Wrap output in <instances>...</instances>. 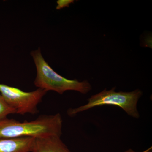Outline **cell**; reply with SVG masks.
<instances>
[{
    "label": "cell",
    "mask_w": 152,
    "mask_h": 152,
    "mask_svg": "<svg viewBox=\"0 0 152 152\" xmlns=\"http://www.w3.org/2000/svg\"><path fill=\"white\" fill-rule=\"evenodd\" d=\"M63 120L60 113L42 115L34 121L20 122L7 118L0 120V138H18L61 136Z\"/></svg>",
    "instance_id": "obj_1"
},
{
    "label": "cell",
    "mask_w": 152,
    "mask_h": 152,
    "mask_svg": "<svg viewBox=\"0 0 152 152\" xmlns=\"http://www.w3.org/2000/svg\"><path fill=\"white\" fill-rule=\"evenodd\" d=\"M37 68V77L34 84L38 88L54 91L63 94L67 91H74L82 94H87L91 90V84L87 80L79 81L69 80L56 72L46 61L39 48L31 53Z\"/></svg>",
    "instance_id": "obj_2"
},
{
    "label": "cell",
    "mask_w": 152,
    "mask_h": 152,
    "mask_svg": "<svg viewBox=\"0 0 152 152\" xmlns=\"http://www.w3.org/2000/svg\"><path fill=\"white\" fill-rule=\"evenodd\" d=\"M115 88L112 89H105L101 92L92 96L86 104L75 108L68 110L69 116H73L78 113L87 110L98 106L114 105L118 106L130 116L139 118L140 114L137 110V103L142 95L141 90L137 89L129 92H115Z\"/></svg>",
    "instance_id": "obj_3"
},
{
    "label": "cell",
    "mask_w": 152,
    "mask_h": 152,
    "mask_svg": "<svg viewBox=\"0 0 152 152\" xmlns=\"http://www.w3.org/2000/svg\"><path fill=\"white\" fill-rule=\"evenodd\" d=\"M47 93L46 91L40 88L27 92L0 83V94L9 105L15 110L16 113L20 115L37 113L38 104Z\"/></svg>",
    "instance_id": "obj_4"
},
{
    "label": "cell",
    "mask_w": 152,
    "mask_h": 152,
    "mask_svg": "<svg viewBox=\"0 0 152 152\" xmlns=\"http://www.w3.org/2000/svg\"><path fill=\"white\" fill-rule=\"evenodd\" d=\"M61 137L50 135L36 138L32 152H72Z\"/></svg>",
    "instance_id": "obj_5"
},
{
    "label": "cell",
    "mask_w": 152,
    "mask_h": 152,
    "mask_svg": "<svg viewBox=\"0 0 152 152\" xmlns=\"http://www.w3.org/2000/svg\"><path fill=\"white\" fill-rule=\"evenodd\" d=\"M35 138H0V152H32Z\"/></svg>",
    "instance_id": "obj_6"
},
{
    "label": "cell",
    "mask_w": 152,
    "mask_h": 152,
    "mask_svg": "<svg viewBox=\"0 0 152 152\" xmlns=\"http://www.w3.org/2000/svg\"><path fill=\"white\" fill-rule=\"evenodd\" d=\"M16 111L9 105L0 94V120L7 118L10 114H15Z\"/></svg>",
    "instance_id": "obj_7"
},
{
    "label": "cell",
    "mask_w": 152,
    "mask_h": 152,
    "mask_svg": "<svg viewBox=\"0 0 152 152\" xmlns=\"http://www.w3.org/2000/svg\"><path fill=\"white\" fill-rule=\"evenodd\" d=\"M74 1L72 0H58L57 2L56 9L60 10L65 7H69L70 4Z\"/></svg>",
    "instance_id": "obj_8"
},
{
    "label": "cell",
    "mask_w": 152,
    "mask_h": 152,
    "mask_svg": "<svg viewBox=\"0 0 152 152\" xmlns=\"http://www.w3.org/2000/svg\"><path fill=\"white\" fill-rule=\"evenodd\" d=\"M152 149V147H151V148H149L148 149H147V150H146V151H144L142 152H148V151H149L150 150ZM124 152H136L135 151H133V150H132V149H129V150H128V151H125Z\"/></svg>",
    "instance_id": "obj_9"
},
{
    "label": "cell",
    "mask_w": 152,
    "mask_h": 152,
    "mask_svg": "<svg viewBox=\"0 0 152 152\" xmlns=\"http://www.w3.org/2000/svg\"><path fill=\"white\" fill-rule=\"evenodd\" d=\"M148 152H152V149L150 150V151H148Z\"/></svg>",
    "instance_id": "obj_10"
}]
</instances>
